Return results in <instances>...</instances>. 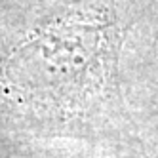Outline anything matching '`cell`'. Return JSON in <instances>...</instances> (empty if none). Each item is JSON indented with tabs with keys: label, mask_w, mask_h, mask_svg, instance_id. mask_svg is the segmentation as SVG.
I'll list each match as a JSON object with an SVG mask.
<instances>
[{
	"label": "cell",
	"mask_w": 158,
	"mask_h": 158,
	"mask_svg": "<svg viewBox=\"0 0 158 158\" xmlns=\"http://www.w3.org/2000/svg\"><path fill=\"white\" fill-rule=\"evenodd\" d=\"M107 36L94 21H61L21 44L8 61L6 76L19 89L74 101L94 95L105 80Z\"/></svg>",
	"instance_id": "obj_1"
}]
</instances>
